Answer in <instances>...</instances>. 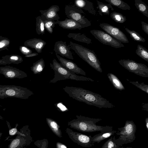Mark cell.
<instances>
[{"instance_id":"cell-1","label":"cell","mask_w":148,"mask_h":148,"mask_svg":"<svg viewBox=\"0 0 148 148\" xmlns=\"http://www.w3.org/2000/svg\"><path fill=\"white\" fill-rule=\"evenodd\" d=\"M63 89L70 97L90 105L99 108H112L115 107L99 94L81 88L66 86Z\"/></svg>"},{"instance_id":"cell-2","label":"cell","mask_w":148,"mask_h":148,"mask_svg":"<svg viewBox=\"0 0 148 148\" xmlns=\"http://www.w3.org/2000/svg\"><path fill=\"white\" fill-rule=\"evenodd\" d=\"M76 116V119L68 122V125L79 131L84 132H101L113 130L112 126H102L96 125L97 123L102 120L101 119L91 118L81 115H77Z\"/></svg>"},{"instance_id":"cell-3","label":"cell","mask_w":148,"mask_h":148,"mask_svg":"<svg viewBox=\"0 0 148 148\" xmlns=\"http://www.w3.org/2000/svg\"><path fill=\"white\" fill-rule=\"evenodd\" d=\"M50 66L54 71V75L53 78L50 81L49 83H54L58 81L69 79L76 81H94L91 78L77 75L73 72L67 70L55 58L52 61V63H50Z\"/></svg>"},{"instance_id":"cell-4","label":"cell","mask_w":148,"mask_h":148,"mask_svg":"<svg viewBox=\"0 0 148 148\" xmlns=\"http://www.w3.org/2000/svg\"><path fill=\"white\" fill-rule=\"evenodd\" d=\"M68 46L91 66L97 71L102 72L100 62L93 51L72 41H70Z\"/></svg>"},{"instance_id":"cell-5","label":"cell","mask_w":148,"mask_h":148,"mask_svg":"<svg viewBox=\"0 0 148 148\" xmlns=\"http://www.w3.org/2000/svg\"><path fill=\"white\" fill-rule=\"evenodd\" d=\"M118 130L115 134L119 136V137L116 139L113 136V139L118 145L122 147L123 145L131 143L135 140L136 127L133 121H126L124 126L118 128Z\"/></svg>"},{"instance_id":"cell-6","label":"cell","mask_w":148,"mask_h":148,"mask_svg":"<svg viewBox=\"0 0 148 148\" xmlns=\"http://www.w3.org/2000/svg\"><path fill=\"white\" fill-rule=\"evenodd\" d=\"M33 94L32 91L26 88L14 85H0V99L15 98L25 99Z\"/></svg>"},{"instance_id":"cell-7","label":"cell","mask_w":148,"mask_h":148,"mask_svg":"<svg viewBox=\"0 0 148 148\" xmlns=\"http://www.w3.org/2000/svg\"><path fill=\"white\" fill-rule=\"evenodd\" d=\"M17 135L14 138L10 139L8 148H27L33 141L31 130L28 125L20 129Z\"/></svg>"},{"instance_id":"cell-8","label":"cell","mask_w":148,"mask_h":148,"mask_svg":"<svg viewBox=\"0 0 148 148\" xmlns=\"http://www.w3.org/2000/svg\"><path fill=\"white\" fill-rule=\"evenodd\" d=\"M65 12L68 18L78 23L82 28L91 25L90 21L82 15L84 13L81 9L74 6L66 5L65 8Z\"/></svg>"},{"instance_id":"cell-9","label":"cell","mask_w":148,"mask_h":148,"mask_svg":"<svg viewBox=\"0 0 148 148\" xmlns=\"http://www.w3.org/2000/svg\"><path fill=\"white\" fill-rule=\"evenodd\" d=\"M118 62L129 72L143 77H148V67L145 64L129 59H121Z\"/></svg>"},{"instance_id":"cell-10","label":"cell","mask_w":148,"mask_h":148,"mask_svg":"<svg viewBox=\"0 0 148 148\" xmlns=\"http://www.w3.org/2000/svg\"><path fill=\"white\" fill-rule=\"evenodd\" d=\"M90 32L95 38L104 45L110 46L116 48L125 47L122 42L106 32L96 29L91 30Z\"/></svg>"},{"instance_id":"cell-11","label":"cell","mask_w":148,"mask_h":148,"mask_svg":"<svg viewBox=\"0 0 148 148\" xmlns=\"http://www.w3.org/2000/svg\"><path fill=\"white\" fill-rule=\"evenodd\" d=\"M66 132L70 139L79 145L85 147H90L94 145L91 142L92 136L91 135L87 136L74 132L69 128H66Z\"/></svg>"},{"instance_id":"cell-12","label":"cell","mask_w":148,"mask_h":148,"mask_svg":"<svg viewBox=\"0 0 148 148\" xmlns=\"http://www.w3.org/2000/svg\"><path fill=\"white\" fill-rule=\"evenodd\" d=\"M99 26L106 32L121 42L129 43L126 36L119 28L106 23H101Z\"/></svg>"},{"instance_id":"cell-13","label":"cell","mask_w":148,"mask_h":148,"mask_svg":"<svg viewBox=\"0 0 148 148\" xmlns=\"http://www.w3.org/2000/svg\"><path fill=\"white\" fill-rule=\"evenodd\" d=\"M0 74L5 78L10 79H23L27 77V73L23 71L10 66L0 67Z\"/></svg>"},{"instance_id":"cell-14","label":"cell","mask_w":148,"mask_h":148,"mask_svg":"<svg viewBox=\"0 0 148 148\" xmlns=\"http://www.w3.org/2000/svg\"><path fill=\"white\" fill-rule=\"evenodd\" d=\"M56 56L60 62V64L67 70L75 74L86 75V72L73 61L62 58L56 53Z\"/></svg>"},{"instance_id":"cell-15","label":"cell","mask_w":148,"mask_h":148,"mask_svg":"<svg viewBox=\"0 0 148 148\" xmlns=\"http://www.w3.org/2000/svg\"><path fill=\"white\" fill-rule=\"evenodd\" d=\"M60 8L57 5H52L48 9L39 11L41 14L40 16L43 21L47 20L53 21H58L60 17L57 12L59 11Z\"/></svg>"},{"instance_id":"cell-16","label":"cell","mask_w":148,"mask_h":148,"mask_svg":"<svg viewBox=\"0 0 148 148\" xmlns=\"http://www.w3.org/2000/svg\"><path fill=\"white\" fill-rule=\"evenodd\" d=\"M70 49L69 47L67 45L66 42L59 41L55 43L53 50L58 55L73 60L74 58Z\"/></svg>"},{"instance_id":"cell-17","label":"cell","mask_w":148,"mask_h":148,"mask_svg":"<svg viewBox=\"0 0 148 148\" xmlns=\"http://www.w3.org/2000/svg\"><path fill=\"white\" fill-rule=\"evenodd\" d=\"M46 44V42L40 38H34L25 41V46L34 49L38 53H41Z\"/></svg>"},{"instance_id":"cell-18","label":"cell","mask_w":148,"mask_h":148,"mask_svg":"<svg viewBox=\"0 0 148 148\" xmlns=\"http://www.w3.org/2000/svg\"><path fill=\"white\" fill-rule=\"evenodd\" d=\"M74 3L76 7L84 9L94 15H97L92 2L87 0H76L75 1Z\"/></svg>"},{"instance_id":"cell-19","label":"cell","mask_w":148,"mask_h":148,"mask_svg":"<svg viewBox=\"0 0 148 148\" xmlns=\"http://www.w3.org/2000/svg\"><path fill=\"white\" fill-rule=\"evenodd\" d=\"M56 23L62 28L68 29L73 30L77 29L80 30L82 28V26L78 23L73 20L68 18H66L64 21H56Z\"/></svg>"},{"instance_id":"cell-20","label":"cell","mask_w":148,"mask_h":148,"mask_svg":"<svg viewBox=\"0 0 148 148\" xmlns=\"http://www.w3.org/2000/svg\"><path fill=\"white\" fill-rule=\"evenodd\" d=\"M117 131L113 130L111 131H104L96 134L92 137L91 141L92 143H99L103 140L113 136Z\"/></svg>"},{"instance_id":"cell-21","label":"cell","mask_w":148,"mask_h":148,"mask_svg":"<svg viewBox=\"0 0 148 148\" xmlns=\"http://www.w3.org/2000/svg\"><path fill=\"white\" fill-rule=\"evenodd\" d=\"M47 123L53 132L57 136L62 137V132L60 129V126L55 120L50 118L46 119Z\"/></svg>"},{"instance_id":"cell-22","label":"cell","mask_w":148,"mask_h":148,"mask_svg":"<svg viewBox=\"0 0 148 148\" xmlns=\"http://www.w3.org/2000/svg\"><path fill=\"white\" fill-rule=\"evenodd\" d=\"M97 8L99 10L98 12L101 16L103 15L108 16L110 14V9L114 10L112 5L110 3L106 4L97 0Z\"/></svg>"},{"instance_id":"cell-23","label":"cell","mask_w":148,"mask_h":148,"mask_svg":"<svg viewBox=\"0 0 148 148\" xmlns=\"http://www.w3.org/2000/svg\"><path fill=\"white\" fill-rule=\"evenodd\" d=\"M1 59L7 64H18L23 61L22 57L17 55H6L2 57Z\"/></svg>"},{"instance_id":"cell-24","label":"cell","mask_w":148,"mask_h":148,"mask_svg":"<svg viewBox=\"0 0 148 148\" xmlns=\"http://www.w3.org/2000/svg\"><path fill=\"white\" fill-rule=\"evenodd\" d=\"M107 76L109 81L115 88L121 91L125 89L123 84L116 75L111 73H108Z\"/></svg>"},{"instance_id":"cell-25","label":"cell","mask_w":148,"mask_h":148,"mask_svg":"<svg viewBox=\"0 0 148 148\" xmlns=\"http://www.w3.org/2000/svg\"><path fill=\"white\" fill-rule=\"evenodd\" d=\"M45 67L44 60L43 58H42L34 62L30 69L34 74H39L42 72Z\"/></svg>"},{"instance_id":"cell-26","label":"cell","mask_w":148,"mask_h":148,"mask_svg":"<svg viewBox=\"0 0 148 148\" xmlns=\"http://www.w3.org/2000/svg\"><path fill=\"white\" fill-rule=\"evenodd\" d=\"M70 38H72L73 39L77 41L81 42L87 44L91 43V40L87 37L84 34L80 33H69L67 36Z\"/></svg>"},{"instance_id":"cell-27","label":"cell","mask_w":148,"mask_h":148,"mask_svg":"<svg viewBox=\"0 0 148 148\" xmlns=\"http://www.w3.org/2000/svg\"><path fill=\"white\" fill-rule=\"evenodd\" d=\"M111 5L124 10H130V6L126 3L121 0H105Z\"/></svg>"},{"instance_id":"cell-28","label":"cell","mask_w":148,"mask_h":148,"mask_svg":"<svg viewBox=\"0 0 148 148\" xmlns=\"http://www.w3.org/2000/svg\"><path fill=\"white\" fill-rule=\"evenodd\" d=\"M135 5L139 12L148 18V6L141 0H135Z\"/></svg>"},{"instance_id":"cell-29","label":"cell","mask_w":148,"mask_h":148,"mask_svg":"<svg viewBox=\"0 0 148 148\" xmlns=\"http://www.w3.org/2000/svg\"><path fill=\"white\" fill-rule=\"evenodd\" d=\"M44 21L40 16L36 18V31L38 35H43L45 33V29Z\"/></svg>"},{"instance_id":"cell-30","label":"cell","mask_w":148,"mask_h":148,"mask_svg":"<svg viewBox=\"0 0 148 148\" xmlns=\"http://www.w3.org/2000/svg\"><path fill=\"white\" fill-rule=\"evenodd\" d=\"M136 54L142 59L148 62V50L142 46L138 45Z\"/></svg>"},{"instance_id":"cell-31","label":"cell","mask_w":148,"mask_h":148,"mask_svg":"<svg viewBox=\"0 0 148 148\" xmlns=\"http://www.w3.org/2000/svg\"><path fill=\"white\" fill-rule=\"evenodd\" d=\"M125 29L129 34L131 38L134 41L141 42H145L146 41L145 39L135 31L130 30L127 28H125Z\"/></svg>"},{"instance_id":"cell-32","label":"cell","mask_w":148,"mask_h":148,"mask_svg":"<svg viewBox=\"0 0 148 148\" xmlns=\"http://www.w3.org/2000/svg\"><path fill=\"white\" fill-rule=\"evenodd\" d=\"M110 16L113 20L118 23H123L126 20L125 16L122 14L116 12H113L111 13Z\"/></svg>"},{"instance_id":"cell-33","label":"cell","mask_w":148,"mask_h":148,"mask_svg":"<svg viewBox=\"0 0 148 148\" xmlns=\"http://www.w3.org/2000/svg\"><path fill=\"white\" fill-rule=\"evenodd\" d=\"M113 136L110 137L103 144L101 148H120L121 147L115 143L113 139Z\"/></svg>"},{"instance_id":"cell-34","label":"cell","mask_w":148,"mask_h":148,"mask_svg":"<svg viewBox=\"0 0 148 148\" xmlns=\"http://www.w3.org/2000/svg\"><path fill=\"white\" fill-rule=\"evenodd\" d=\"M126 80L130 83L134 85L147 94H148V85L147 84H144V82L139 83L138 81H129L128 79Z\"/></svg>"},{"instance_id":"cell-35","label":"cell","mask_w":148,"mask_h":148,"mask_svg":"<svg viewBox=\"0 0 148 148\" xmlns=\"http://www.w3.org/2000/svg\"><path fill=\"white\" fill-rule=\"evenodd\" d=\"M45 29L50 34L53 32V29L55 27V25L56 24V21L49 20L44 21Z\"/></svg>"},{"instance_id":"cell-36","label":"cell","mask_w":148,"mask_h":148,"mask_svg":"<svg viewBox=\"0 0 148 148\" xmlns=\"http://www.w3.org/2000/svg\"><path fill=\"white\" fill-rule=\"evenodd\" d=\"M10 43V41L9 39L0 36V51L7 49Z\"/></svg>"},{"instance_id":"cell-37","label":"cell","mask_w":148,"mask_h":148,"mask_svg":"<svg viewBox=\"0 0 148 148\" xmlns=\"http://www.w3.org/2000/svg\"><path fill=\"white\" fill-rule=\"evenodd\" d=\"M34 144L39 148H47L48 141L46 139L38 140L34 142Z\"/></svg>"},{"instance_id":"cell-38","label":"cell","mask_w":148,"mask_h":148,"mask_svg":"<svg viewBox=\"0 0 148 148\" xmlns=\"http://www.w3.org/2000/svg\"><path fill=\"white\" fill-rule=\"evenodd\" d=\"M6 122L8 126L10 127H8V128H9V134L11 136H13L15 134H17L18 132V130L17 129V127L18 125V124H16L15 127L11 128L9 122L8 121H6Z\"/></svg>"},{"instance_id":"cell-39","label":"cell","mask_w":148,"mask_h":148,"mask_svg":"<svg viewBox=\"0 0 148 148\" xmlns=\"http://www.w3.org/2000/svg\"><path fill=\"white\" fill-rule=\"evenodd\" d=\"M19 49L21 52L25 56L32 53V51L25 46H20Z\"/></svg>"},{"instance_id":"cell-40","label":"cell","mask_w":148,"mask_h":148,"mask_svg":"<svg viewBox=\"0 0 148 148\" xmlns=\"http://www.w3.org/2000/svg\"><path fill=\"white\" fill-rule=\"evenodd\" d=\"M141 24L143 30L147 35H148V24L143 21L141 22Z\"/></svg>"},{"instance_id":"cell-41","label":"cell","mask_w":148,"mask_h":148,"mask_svg":"<svg viewBox=\"0 0 148 148\" xmlns=\"http://www.w3.org/2000/svg\"><path fill=\"white\" fill-rule=\"evenodd\" d=\"M56 145V148H67L65 145L59 142H57Z\"/></svg>"},{"instance_id":"cell-42","label":"cell","mask_w":148,"mask_h":148,"mask_svg":"<svg viewBox=\"0 0 148 148\" xmlns=\"http://www.w3.org/2000/svg\"><path fill=\"white\" fill-rule=\"evenodd\" d=\"M38 54V53L34 52L25 56V57L28 58L31 57L37 56Z\"/></svg>"},{"instance_id":"cell-43","label":"cell","mask_w":148,"mask_h":148,"mask_svg":"<svg viewBox=\"0 0 148 148\" xmlns=\"http://www.w3.org/2000/svg\"><path fill=\"white\" fill-rule=\"evenodd\" d=\"M142 107L143 109L145 110L147 112L148 111V103H143L142 104Z\"/></svg>"},{"instance_id":"cell-44","label":"cell","mask_w":148,"mask_h":148,"mask_svg":"<svg viewBox=\"0 0 148 148\" xmlns=\"http://www.w3.org/2000/svg\"><path fill=\"white\" fill-rule=\"evenodd\" d=\"M145 125H146V128H147V130H148V118L147 117L146 118L145 120Z\"/></svg>"},{"instance_id":"cell-45","label":"cell","mask_w":148,"mask_h":148,"mask_svg":"<svg viewBox=\"0 0 148 148\" xmlns=\"http://www.w3.org/2000/svg\"><path fill=\"white\" fill-rule=\"evenodd\" d=\"M7 63L1 59H0V65H6Z\"/></svg>"},{"instance_id":"cell-46","label":"cell","mask_w":148,"mask_h":148,"mask_svg":"<svg viewBox=\"0 0 148 148\" xmlns=\"http://www.w3.org/2000/svg\"><path fill=\"white\" fill-rule=\"evenodd\" d=\"M120 148H132V147H123L122 146L121 147H120Z\"/></svg>"},{"instance_id":"cell-47","label":"cell","mask_w":148,"mask_h":148,"mask_svg":"<svg viewBox=\"0 0 148 148\" xmlns=\"http://www.w3.org/2000/svg\"><path fill=\"white\" fill-rule=\"evenodd\" d=\"M2 133L0 132V138H1L2 135Z\"/></svg>"},{"instance_id":"cell-48","label":"cell","mask_w":148,"mask_h":148,"mask_svg":"<svg viewBox=\"0 0 148 148\" xmlns=\"http://www.w3.org/2000/svg\"></svg>"}]
</instances>
